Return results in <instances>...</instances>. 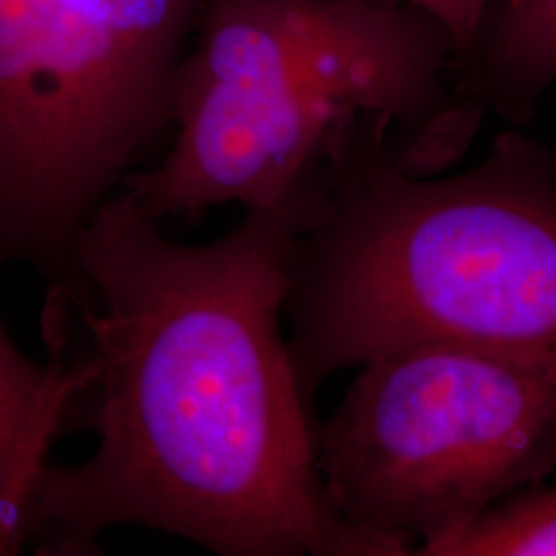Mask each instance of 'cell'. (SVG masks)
<instances>
[{
    "label": "cell",
    "instance_id": "5",
    "mask_svg": "<svg viewBox=\"0 0 556 556\" xmlns=\"http://www.w3.org/2000/svg\"><path fill=\"white\" fill-rule=\"evenodd\" d=\"M318 468L353 528L402 556L454 536L556 468V351L431 342L361 365Z\"/></svg>",
    "mask_w": 556,
    "mask_h": 556
},
{
    "label": "cell",
    "instance_id": "1",
    "mask_svg": "<svg viewBox=\"0 0 556 556\" xmlns=\"http://www.w3.org/2000/svg\"><path fill=\"white\" fill-rule=\"evenodd\" d=\"M299 211L248 208L188 245L128 192L101 202L41 312L46 355L73 379L60 438L93 456L46 464L27 544L89 556L140 526L219 556H402L353 528L318 468L319 425L282 334Z\"/></svg>",
    "mask_w": 556,
    "mask_h": 556
},
{
    "label": "cell",
    "instance_id": "4",
    "mask_svg": "<svg viewBox=\"0 0 556 556\" xmlns=\"http://www.w3.org/2000/svg\"><path fill=\"white\" fill-rule=\"evenodd\" d=\"M208 0H0V260L64 277L83 227L174 126Z\"/></svg>",
    "mask_w": 556,
    "mask_h": 556
},
{
    "label": "cell",
    "instance_id": "2",
    "mask_svg": "<svg viewBox=\"0 0 556 556\" xmlns=\"http://www.w3.org/2000/svg\"><path fill=\"white\" fill-rule=\"evenodd\" d=\"M394 124L338 140L319 204L291 241L282 318L303 394L431 342L556 351V163L517 128L454 176L397 165Z\"/></svg>",
    "mask_w": 556,
    "mask_h": 556
},
{
    "label": "cell",
    "instance_id": "9",
    "mask_svg": "<svg viewBox=\"0 0 556 556\" xmlns=\"http://www.w3.org/2000/svg\"><path fill=\"white\" fill-rule=\"evenodd\" d=\"M439 23L456 46V68L470 52L493 0H404Z\"/></svg>",
    "mask_w": 556,
    "mask_h": 556
},
{
    "label": "cell",
    "instance_id": "8",
    "mask_svg": "<svg viewBox=\"0 0 556 556\" xmlns=\"http://www.w3.org/2000/svg\"><path fill=\"white\" fill-rule=\"evenodd\" d=\"M422 556H556V486L517 491Z\"/></svg>",
    "mask_w": 556,
    "mask_h": 556
},
{
    "label": "cell",
    "instance_id": "7",
    "mask_svg": "<svg viewBox=\"0 0 556 556\" xmlns=\"http://www.w3.org/2000/svg\"><path fill=\"white\" fill-rule=\"evenodd\" d=\"M556 83V0H493L457 87L486 118L528 126Z\"/></svg>",
    "mask_w": 556,
    "mask_h": 556
},
{
    "label": "cell",
    "instance_id": "10",
    "mask_svg": "<svg viewBox=\"0 0 556 556\" xmlns=\"http://www.w3.org/2000/svg\"><path fill=\"white\" fill-rule=\"evenodd\" d=\"M553 155H555V163H556V147L553 149Z\"/></svg>",
    "mask_w": 556,
    "mask_h": 556
},
{
    "label": "cell",
    "instance_id": "6",
    "mask_svg": "<svg viewBox=\"0 0 556 556\" xmlns=\"http://www.w3.org/2000/svg\"><path fill=\"white\" fill-rule=\"evenodd\" d=\"M71 388L59 361L27 357L0 316V556L17 555L27 544L34 489L60 439Z\"/></svg>",
    "mask_w": 556,
    "mask_h": 556
},
{
    "label": "cell",
    "instance_id": "3",
    "mask_svg": "<svg viewBox=\"0 0 556 556\" xmlns=\"http://www.w3.org/2000/svg\"><path fill=\"white\" fill-rule=\"evenodd\" d=\"M456 60L445 29L404 0H208L176 77V140L122 190L157 220L231 202L309 219L363 116L394 124L400 167L435 176L484 122Z\"/></svg>",
    "mask_w": 556,
    "mask_h": 556
}]
</instances>
